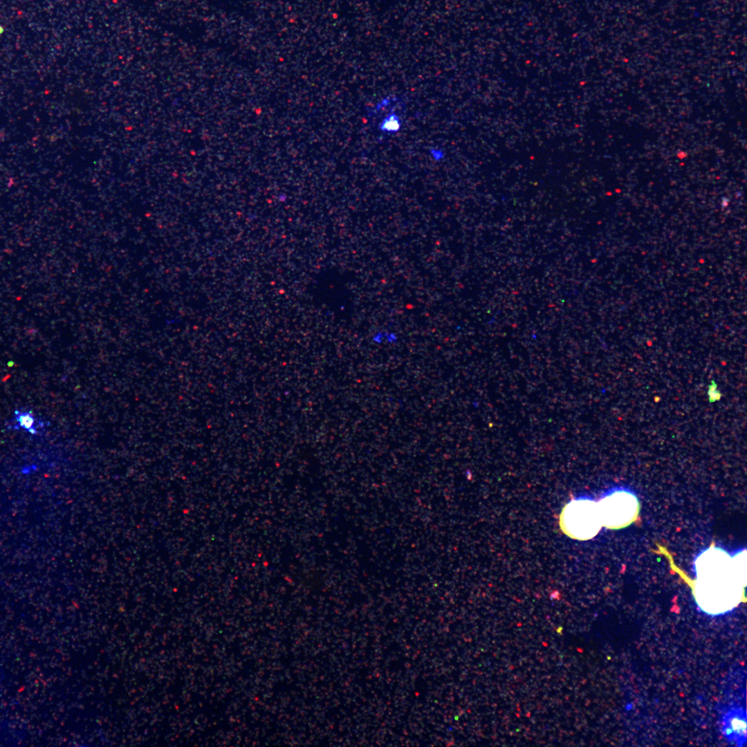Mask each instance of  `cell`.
<instances>
[{"instance_id":"obj_3","label":"cell","mask_w":747,"mask_h":747,"mask_svg":"<svg viewBox=\"0 0 747 747\" xmlns=\"http://www.w3.org/2000/svg\"><path fill=\"white\" fill-rule=\"evenodd\" d=\"M602 525L611 529L627 526L638 517L639 502L636 496L626 488H615L598 503Z\"/></svg>"},{"instance_id":"obj_6","label":"cell","mask_w":747,"mask_h":747,"mask_svg":"<svg viewBox=\"0 0 747 747\" xmlns=\"http://www.w3.org/2000/svg\"><path fill=\"white\" fill-rule=\"evenodd\" d=\"M15 420L17 422V424L13 426L14 430H19L21 428L32 434H38L36 426L39 423H37L36 418L31 412L28 411L21 412L16 410L15 412Z\"/></svg>"},{"instance_id":"obj_4","label":"cell","mask_w":747,"mask_h":747,"mask_svg":"<svg viewBox=\"0 0 747 747\" xmlns=\"http://www.w3.org/2000/svg\"><path fill=\"white\" fill-rule=\"evenodd\" d=\"M723 732L737 746H742L746 740V714L741 708L728 712L723 720Z\"/></svg>"},{"instance_id":"obj_1","label":"cell","mask_w":747,"mask_h":747,"mask_svg":"<svg viewBox=\"0 0 747 747\" xmlns=\"http://www.w3.org/2000/svg\"><path fill=\"white\" fill-rule=\"evenodd\" d=\"M735 555L712 547L697 558V580L694 594L697 602L706 612L717 614L727 612L745 598V569Z\"/></svg>"},{"instance_id":"obj_9","label":"cell","mask_w":747,"mask_h":747,"mask_svg":"<svg viewBox=\"0 0 747 747\" xmlns=\"http://www.w3.org/2000/svg\"><path fill=\"white\" fill-rule=\"evenodd\" d=\"M429 156L432 160L435 162H440L444 158V152L443 149L441 148L437 147H432L429 149Z\"/></svg>"},{"instance_id":"obj_5","label":"cell","mask_w":747,"mask_h":747,"mask_svg":"<svg viewBox=\"0 0 747 747\" xmlns=\"http://www.w3.org/2000/svg\"><path fill=\"white\" fill-rule=\"evenodd\" d=\"M403 121L400 116L396 111L388 112L378 123L379 131L387 135H394L399 132L402 128Z\"/></svg>"},{"instance_id":"obj_8","label":"cell","mask_w":747,"mask_h":747,"mask_svg":"<svg viewBox=\"0 0 747 747\" xmlns=\"http://www.w3.org/2000/svg\"><path fill=\"white\" fill-rule=\"evenodd\" d=\"M395 100L391 97H387L382 100L378 101L374 107L372 112L376 114L380 112L381 110L389 107L391 103H394Z\"/></svg>"},{"instance_id":"obj_2","label":"cell","mask_w":747,"mask_h":747,"mask_svg":"<svg viewBox=\"0 0 747 747\" xmlns=\"http://www.w3.org/2000/svg\"><path fill=\"white\" fill-rule=\"evenodd\" d=\"M560 526L571 538L579 540L593 538L602 526L598 502L589 499L571 501L562 509Z\"/></svg>"},{"instance_id":"obj_7","label":"cell","mask_w":747,"mask_h":747,"mask_svg":"<svg viewBox=\"0 0 747 747\" xmlns=\"http://www.w3.org/2000/svg\"><path fill=\"white\" fill-rule=\"evenodd\" d=\"M397 339L398 337L395 333L383 331H377L373 336V340L377 343L383 341L392 343L396 342Z\"/></svg>"}]
</instances>
